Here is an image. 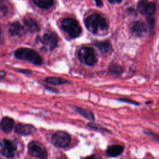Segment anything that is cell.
I'll use <instances>...</instances> for the list:
<instances>
[{
	"mask_svg": "<svg viewBox=\"0 0 159 159\" xmlns=\"http://www.w3.org/2000/svg\"><path fill=\"white\" fill-rule=\"evenodd\" d=\"M16 71H17L19 73H21L24 75H30L32 73V71L28 69H19V70H16Z\"/></svg>",
	"mask_w": 159,
	"mask_h": 159,
	"instance_id": "cell-24",
	"label": "cell"
},
{
	"mask_svg": "<svg viewBox=\"0 0 159 159\" xmlns=\"http://www.w3.org/2000/svg\"><path fill=\"white\" fill-rule=\"evenodd\" d=\"M44 82L47 83V84L53 86H60L70 83V82L68 80L58 77H47L44 79Z\"/></svg>",
	"mask_w": 159,
	"mask_h": 159,
	"instance_id": "cell-14",
	"label": "cell"
},
{
	"mask_svg": "<svg viewBox=\"0 0 159 159\" xmlns=\"http://www.w3.org/2000/svg\"><path fill=\"white\" fill-rule=\"evenodd\" d=\"M156 11V6L154 3H149L148 6H147L146 15H148L149 16H151L152 15L154 14Z\"/></svg>",
	"mask_w": 159,
	"mask_h": 159,
	"instance_id": "cell-22",
	"label": "cell"
},
{
	"mask_svg": "<svg viewBox=\"0 0 159 159\" xmlns=\"http://www.w3.org/2000/svg\"><path fill=\"white\" fill-rule=\"evenodd\" d=\"M85 159H101L100 158H98L96 156H88L87 157H86Z\"/></svg>",
	"mask_w": 159,
	"mask_h": 159,
	"instance_id": "cell-30",
	"label": "cell"
},
{
	"mask_svg": "<svg viewBox=\"0 0 159 159\" xmlns=\"http://www.w3.org/2000/svg\"><path fill=\"white\" fill-rule=\"evenodd\" d=\"M8 31L12 36L21 37L25 32L24 28L22 27L19 22H14L13 23L10 24Z\"/></svg>",
	"mask_w": 159,
	"mask_h": 159,
	"instance_id": "cell-12",
	"label": "cell"
},
{
	"mask_svg": "<svg viewBox=\"0 0 159 159\" xmlns=\"http://www.w3.org/2000/svg\"><path fill=\"white\" fill-rule=\"evenodd\" d=\"M62 27L71 38H76L82 32V28L78 22L73 18H65L62 21Z\"/></svg>",
	"mask_w": 159,
	"mask_h": 159,
	"instance_id": "cell-5",
	"label": "cell"
},
{
	"mask_svg": "<svg viewBox=\"0 0 159 159\" xmlns=\"http://www.w3.org/2000/svg\"><path fill=\"white\" fill-rule=\"evenodd\" d=\"M17 149L16 145L9 139H3L1 142L0 152L1 156L6 158H14Z\"/></svg>",
	"mask_w": 159,
	"mask_h": 159,
	"instance_id": "cell-7",
	"label": "cell"
},
{
	"mask_svg": "<svg viewBox=\"0 0 159 159\" xmlns=\"http://www.w3.org/2000/svg\"><path fill=\"white\" fill-rule=\"evenodd\" d=\"M146 26L143 22L136 21L132 27V31L139 37H141L144 32H146Z\"/></svg>",
	"mask_w": 159,
	"mask_h": 159,
	"instance_id": "cell-15",
	"label": "cell"
},
{
	"mask_svg": "<svg viewBox=\"0 0 159 159\" xmlns=\"http://www.w3.org/2000/svg\"><path fill=\"white\" fill-rule=\"evenodd\" d=\"M37 131L36 126L29 124L18 123L14 127V132L21 135H29Z\"/></svg>",
	"mask_w": 159,
	"mask_h": 159,
	"instance_id": "cell-8",
	"label": "cell"
},
{
	"mask_svg": "<svg viewBox=\"0 0 159 159\" xmlns=\"http://www.w3.org/2000/svg\"><path fill=\"white\" fill-rule=\"evenodd\" d=\"M26 28L31 32H36L39 31V27L37 22L31 18H26L24 20Z\"/></svg>",
	"mask_w": 159,
	"mask_h": 159,
	"instance_id": "cell-16",
	"label": "cell"
},
{
	"mask_svg": "<svg viewBox=\"0 0 159 159\" xmlns=\"http://www.w3.org/2000/svg\"><path fill=\"white\" fill-rule=\"evenodd\" d=\"M154 23H155L154 18H149L148 19V25H149L150 29H152L154 27Z\"/></svg>",
	"mask_w": 159,
	"mask_h": 159,
	"instance_id": "cell-25",
	"label": "cell"
},
{
	"mask_svg": "<svg viewBox=\"0 0 159 159\" xmlns=\"http://www.w3.org/2000/svg\"><path fill=\"white\" fill-rule=\"evenodd\" d=\"M124 150V147L121 145H112L108 147L106 150V156L109 157H117L122 154Z\"/></svg>",
	"mask_w": 159,
	"mask_h": 159,
	"instance_id": "cell-10",
	"label": "cell"
},
{
	"mask_svg": "<svg viewBox=\"0 0 159 159\" xmlns=\"http://www.w3.org/2000/svg\"><path fill=\"white\" fill-rule=\"evenodd\" d=\"M14 56L18 59L28 61L35 65H41L43 60L40 55L33 49L28 48H20L14 52Z\"/></svg>",
	"mask_w": 159,
	"mask_h": 159,
	"instance_id": "cell-2",
	"label": "cell"
},
{
	"mask_svg": "<svg viewBox=\"0 0 159 159\" xmlns=\"http://www.w3.org/2000/svg\"><path fill=\"white\" fill-rule=\"evenodd\" d=\"M109 3H110L111 4H114L115 3H116V0H108Z\"/></svg>",
	"mask_w": 159,
	"mask_h": 159,
	"instance_id": "cell-31",
	"label": "cell"
},
{
	"mask_svg": "<svg viewBox=\"0 0 159 159\" xmlns=\"http://www.w3.org/2000/svg\"><path fill=\"white\" fill-rule=\"evenodd\" d=\"M121 1H122V0H116V3H121Z\"/></svg>",
	"mask_w": 159,
	"mask_h": 159,
	"instance_id": "cell-32",
	"label": "cell"
},
{
	"mask_svg": "<svg viewBox=\"0 0 159 159\" xmlns=\"http://www.w3.org/2000/svg\"><path fill=\"white\" fill-rule=\"evenodd\" d=\"M150 135L152 136V137H154L156 139H157V141H159V135H157V134H154L152 133V132H150Z\"/></svg>",
	"mask_w": 159,
	"mask_h": 159,
	"instance_id": "cell-29",
	"label": "cell"
},
{
	"mask_svg": "<svg viewBox=\"0 0 159 159\" xmlns=\"http://www.w3.org/2000/svg\"><path fill=\"white\" fill-rule=\"evenodd\" d=\"M51 141L52 144L55 147L64 149L70 146L71 141V137L65 131H58L52 134Z\"/></svg>",
	"mask_w": 159,
	"mask_h": 159,
	"instance_id": "cell-3",
	"label": "cell"
},
{
	"mask_svg": "<svg viewBox=\"0 0 159 159\" xmlns=\"http://www.w3.org/2000/svg\"><path fill=\"white\" fill-rule=\"evenodd\" d=\"M73 109V111L77 113L78 114H79L80 116H82L83 118H85V119H88L89 121H93L95 120V118H94V115L93 114V113L88 110V109L82 108L81 107H78V106H73L71 107Z\"/></svg>",
	"mask_w": 159,
	"mask_h": 159,
	"instance_id": "cell-13",
	"label": "cell"
},
{
	"mask_svg": "<svg viewBox=\"0 0 159 159\" xmlns=\"http://www.w3.org/2000/svg\"><path fill=\"white\" fill-rule=\"evenodd\" d=\"M94 45L100 49L102 53H104V54H109L112 50L111 45L108 40L96 42L94 43Z\"/></svg>",
	"mask_w": 159,
	"mask_h": 159,
	"instance_id": "cell-17",
	"label": "cell"
},
{
	"mask_svg": "<svg viewBox=\"0 0 159 159\" xmlns=\"http://www.w3.org/2000/svg\"><path fill=\"white\" fill-rule=\"evenodd\" d=\"M118 100L119 101L123 102V103H129V104H134V105H139V103H138L137 102L129 100V99H126V98H120V99H118Z\"/></svg>",
	"mask_w": 159,
	"mask_h": 159,
	"instance_id": "cell-23",
	"label": "cell"
},
{
	"mask_svg": "<svg viewBox=\"0 0 159 159\" xmlns=\"http://www.w3.org/2000/svg\"><path fill=\"white\" fill-rule=\"evenodd\" d=\"M108 70L112 74L118 76L123 73L124 69L118 64H111L109 66Z\"/></svg>",
	"mask_w": 159,
	"mask_h": 159,
	"instance_id": "cell-19",
	"label": "cell"
},
{
	"mask_svg": "<svg viewBox=\"0 0 159 159\" xmlns=\"http://www.w3.org/2000/svg\"><path fill=\"white\" fill-rule=\"evenodd\" d=\"M45 88H46L47 90L51 91V92L56 93H59V90L55 89V88H51V87H49L47 86H45Z\"/></svg>",
	"mask_w": 159,
	"mask_h": 159,
	"instance_id": "cell-26",
	"label": "cell"
},
{
	"mask_svg": "<svg viewBox=\"0 0 159 159\" xmlns=\"http://www.w3.org/2000/svg\"><path fill=\"white\" fill-rule=\"evenodd\" d=\"M14 127V121L8 116L3 117L1 121V129L5 133H9Z\"/></svg>",
	"mask_w": 159,
	"mask_h": 159,
	"instance_id": "cell-11",
	"label": "cell"
},
{
	"mask_svg": "<svg viewBox=\"0 0 159 159\" xmlns=\"http://www.w3.org/2000/svg\"><path fill=\"white\" fill-rule=\"evenodd\" d=\"M149 2L147 0H141L138 3V6H137V9L139 11V12L144 15H146V11H147V6H148L149 5Z\"/></svg>",
	"mask_w": 159,
	"mask_h": 159,
	"instance_id": "cell-21",
	"label": "cell"
},
{
	"mask_svg": "<svg viewBox=\"0 0 159 159\" xmlns=\"http://www.w3.org/2000/svg\"><path fill=\"white\" fill-rule=\"evenodd\" d=\"M96 2V5L98 7H102L103 6V3L101 0H94Z\"/></svg>",
	"mask_w": 159,
	"mask_h": 159,
	"instance_id": "cell-28",
	"label": "cell"
},
{
	"mask_svg": "<svg viewBox=\"0 0 159 159\" xmlns=\"http://www.w3.org/2000/svg\"><path fill=\"white\" fill-rule=\"evenodd\" d=\"M28 150L29 155L31 156L40 159L47 158V151L42 144L33 141L29 142L28 145Z\"/></svg>",
	"mask_w": 159,
	"mask_h": 159,
	"instance_id": "cell-6",
	"label": "cell"
},
{
	"mask_svg": "<svg viewBox=\"0 0 159 159\" xmlns=\"http://www.w3.org/2000/svg\"><path fill=\"white\" fill-rule=\"evenodd\" d=\"M6 72L5 71H4L3 70L0 71V78H1V80L5 78L6 77Z\"/></svg>",
	"mask_w": 159,
	"mask_h": 159,
	"instance_id": "cell-27",
	"label": "cell"
},
{
	"mask_svg": "<svg viewBox=\"0 0 159 159\" xmlns=\"http://www.w3.org/2000/svg\"><path fill=\"white\" fill-rule=\"evenodd\" d=\"M86 28L94 34L98 33L99 30L106 31L108 29L106 21L101 15L98 14H92L86 19L85 21Z\"/></svg>",
	"mask_w": 159,
	"mask_h": 159,
	"instance_id": "cell-1",
	"label": "cell"
},
{
	"mask_svg": "<svg viewBox=\"0 0 159 159\" xmlns=\"http://www.w3.org/2000/svg\"><path fill=\"white\" fill-rule=\"evenodd\" d=\"M79 60L88 66H94L98 62V57L95 51L89 47H83L78 52Z\"/></svg>",
	"mask_w": 159,
	"mask_h": 159,
	"instance_id": "cell-4",
	"label": "cell"
},
{
	"mask_svg": "<svg viewBox=\"0 0 159 159\" xmlns=\"http://www.w3.org/2000/svg\"><path fill=\"white\" fill-rule=\"evenodd\" d=\"M44 44L49 45L50 47V50L53 51L57 46L58 38L55 34L52 32L45 33L41 40Z\"/></svg>",
	"mask_w": 159,
	"mask_h": 159,
	"instance_id": "cell-9",
	"label": "cell"
},
{
	"mask_svg": "<svg viewBox=\"0 0 159 159\" xmlns=\"http://www.w3.org/2000/svg\"><path fill=\"white\" fill-rule=\"evenodd\" d=\"M86 126H88L89 128L92 129H93L94 131H100V132L103 131V132H108V133H111V132L109 131V130H108L107 129L103 127V126H100V124H96L95 123H93V122L88 123V124H86Z\"/></svg>",
	"mask_w": 159,
	"mask_h": 159,
	"instance_id": "cell-20",
	"label": "cell"
},
{
	"mask_svg": "<svg viewBox=\"0 0 159 159\" xmlns=\"http://www.w3.org/2000/svg\"><path fill=\"white\" fill-rule=\"evenodd\" d=\"M36 5L43 9H47L53 5L54 0H33Z\"/></svg>",
	"mask_w": 159,
	"mask_h": 159,
	"instance_id": "cell-18",
	"label": "cell"
},
{
	"mask_svg": "<svg viewBox=\"0 0 159 159\" xmlns=\"http://www.w3.org/2000/svg\"><path fill=\"white\" fill-rule=\"evenodd\" d=\"M57 159H66V158H64V157H59Z\"/></svg>",
	"mask_w": 159,
	"mask_h": 159,
	"instance_id": "cell-33",
	"label": "cell"
}]
</instances>
